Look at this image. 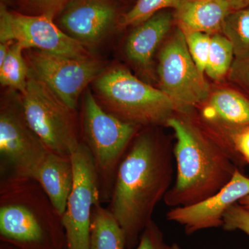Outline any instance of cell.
I'll list each match as a JSON object with an SVG mask.
<instances>
[{
  "instance_id": "6da1fadb",
  "label": "cell",
  "mask_w": 249,
  "mask_h": 249,
  "mask_svg": "<svg viewBox=\"0 0 249 249\" xmlns=\"http://www.w3.org/2000/svg\"><path fill=\"white\" fill-rule=\"evenodd\" d=\"M173 150L152 130L135 136L121 160L107 208L124 231L127 249L138 245L157 205L169 191Z\"/></svg>"
},
{
  "instance_id": "7a4b0ae2",
  "label": "cell",
  "mask_w": 249,
  "mask_h": 249,
  "mask_svg": "<svg viewBox=\"0 0 249 249\" xmlns=\"http://www.w3.org/2000/svg\"><path fill=\"white\" fill-rule=\"evenodd\" d=\"M167 126L176 138L177 163L176 181L163 199L168 206L183 207L208 199L247 165L224 137H211L188 118L174 115Z\"/></svg>"
},
{
  "instance_id": "3957f363",
  "label": "cell",
  "mask_w": 249,
  "mask_h": 249,
  "mask_svg": "<svg viewBox=\"0 0 249 249\" xmlns=\"http://www.w3.org/2000/svg\"><path fill=\"white\" fill-rule=\"evenodd\" d=\"M0 240L16 249H67L62 216L34 178L1 179Z\"/></svg>"
},
{
  "instance_id": "277c9868",
  "label": "cell",
  "mask_w": 249,
  "mask_h": 249,
  "mask_svg": "<svg viewBox=\"0 0 249 249\" xmlns=\"http://www.w3.org/2000/svg\"><path fill=\"white\" fill-rule=\"evenodd\" d=\"M93 83L95 97L105 110L139 127L167 126L176 113L173 101L163 91L123 67L103 71Z\"/></svg>"
},
{
  "instance_id": "5b68a950",
  "label": "cell",
  "mask_w": 249,
  "mask_h": 249,
  "mask_svg": "<svg viewBox=\"0 0 249 249\" xmlns=\"http://www.w3.org/2000/svg\"><path fill=\"white\" fill-rule=\"evenodd\" d=\"M80 139L92 157L101 203L109 201L118 168L139 132V126L105 110L89 89L82 106Z\"/></svg>"
},
{
  "instance_id": "8992f818",
  "label": "cell",
  "mask_w": 249,
  "mask_h": 249,
  "mask_svg": "<svg viewBox=\"0 0 249 249\" xmlns=\"http://www.w3.org/2000/svg\"><path fill=\"white\" fill-rule=\"evenodd\" d=\"M19 96L28 124L49 151L71 157L81 142L76 110L69 107L30 71L27 89Z\"/></svg>"
},
{
  "instance_id": "52a82bcc",
  "label": "cell",
  "mask_w": 249,
  "mask_h": 249,
  "mask_svg": "<svg viewBox=\"0 0 249 249\" xmlns=\"http://www.w3.org/2000/svg\"><path fill=\"white\" fill-rule=\"evenodd\" d=\"M49 150L28 124L19 94L0 107V172L4 178H34Z\"/></svg>"
},
{
  "instance_id": "ba28073f",
  "label": "cell",
  "mask_w": 249,
  "mask_h": 249,
  "mask_svg": "<svg viewBox=\"0 0 249 249\" xmlns=\"http://www.w3.org/2000/svg\"><path fill=\"white\" fill-rule=\"evenodd\" d=\"M158 73L160 89L173 101L176 113L189 114L209 97V85L193 61L181 29L162 49Z\"/></svg>"
},
{
  "instance_id": "9c48e42d",
  "label": "cell",
  "mask_w": 249,
  "mask_h": 249,
  "mask_svg": "<svg viewBox=\"0 0 249 249\" xmlns=\"http://www.w3.org/2000/svg\"><path fill=\"white\" fill-rule=\"evenodd\" d=\"M25 51L30 73L73 110L88 85L104 71L103 62L91 55L73 58L38 49Z\"/></svg>"
},
{
  "instance_id": "30bf717a",
  "label": "cell",
  "mask_w": 249,
  "mask_h": 249,
  "mask_svg": "<svg viewBox=\"0 0 249 249\" xmlns=\"http://www.w3.org/2000/svg\"><path fill=\"white\" fill-rule=\"evenodd\" d=\"M73 184L62 215L67 249H89L93 208L101 203L97 173L89 150L83 142L72 152Z\"/></svg>"
},
{
  "instance_id": "8fae6325",
  "label": "cell",
  "mask_w": 249,
  "mask_h": 249,
  "mask_svg": "<svg viewBox=\"0 0 249 249\" xmlns=\"http://www.w3.org/2000/svg\"><path fill=\"white\" fill-rule=\"evenodd\" d=\"M16 42L24 50L44 52L73 57L90 56L88 49L61 30L47 14L27 16L0 8V42Z\"/></svg>"
},
{
  "instance_id": "7c38bea8",
  "label": "cell",
  "mask_w": 249,
  "mask_h": 249,
  "mask_svg": "<svg viewBox=\"0 0 249 249\" xmlns=\"http://www.w3.org/2000/svg\"><path fill=\"white\" fill-rule=\"evenodd\" d=\"M116 21V8L109 0H70L60 11L56 24L88 49L102 42Z\"/></svg>"
},
{
  "instance_id": "4fadbf2b",
  "label": "cell",
  "mask_w": 249,
  "mask_h": 249,
  "mask_svg": "<svg viewBox=\"0 0 249 249\" xmlns=\"http://www.w3.org/2000/svg\"><path fill=\"white\" fill-rule=\"evenodd\" d=\"M249 195V178L237 169L231 181L216 194L191 206L173 208L166 214L170 222L184 228L188 235L199 231L222 227L228 209Z\"/></svg>"
},
{
  "instance_id": "5bb4252c",
  "label": "cell",
  "mask_w": 249,
  "mask_h": 249,
  "mask_svg": "<svg viewBox=\"0 0 249 249\" xmlns=\"http://www.w3.org/2000/svg\"><path fill=\"white\" fill-rule=\"evenodd\" d=\"M173 19L171 13L161 11L137 25L125 42L124 52L129 60L141 68H148L156 49L170 30Z\"/></svg>"
},
{
  "instance_id": "9a60e30c",
  "label": "cell",
  "mask_w": 249,
  "mask_h": 249,
  "mask_svg": "<svg viewBox=\"0 0 249 249\" xmlns=\"http://www.w3.org/2000/svg\"><path fill=\"white\" fill-rule=\"evenodd\" d=\"M73 178L71 157L51 151L46 156L34 178L62 216L66 209Z\"/></svg>"
},
{
  "instance_id": "2e32d148",
  "label": "cell",
  "mask_w": 249,
  "mask_h": 249,
  "mask_svg": "<svg viewBox=\"0 0 249 249\" xmlns=\"http://www.w3.org/2000/svg\"><path fill=\"white\" fill-rule=\"evenodd\" d=\"M177 21L183 34H217L230 13L229 0H186L176 10Z\"/></svg>"
},
{
  "instance_id": "e0dca14e",
  "label": "cell",
  "mask_w": 249,
  "mask_h": 249,
  "mask_svg": "<svg viewBox=\"0 0 249 249\" xmlns=\"http://www.w3.org/2000/svg\"><path fill=\"white\" fill-rule=\"evenodd\" d=\"M205 118L220 125L222 136L249 125V101L232 90L222 89L213 94Z\"/></svg>"
},
{
  "instance_id": "ac0fdd59",
  "label": "cell",
  "mask_w": 249,
  "mask_h": 249,
  "mask_svg": "<svg viewBox=\"0 0 249 249\" xmlns=\"http://www.w3.org/2000/svg\"><path fill=\"white\" fill-rule=\"evenodd\" d=\"M89 249H127L125 237L107 208L96 204L93 210Z\"/></svg>"
},
{
  "instance_id": "d6986e66",
  "label": "cell",
  "mask_w": 249,
  "mask_h": 249,
  "mask_svg": "<svg viewBox=\"0 0 249 249\" xmlns=\"http://www.w3.org/2000/svg\"><path fill=\"white\" fill-rule=\"evenodd\" d=\"M24 50L22 45L12 42L6 58L0 65L1 86L14 90L19 94H23L27 89L29 73V65L23 55Z\"/></svg>"
},
{
  "instance_id": "ffe728a7",
  "label": "cell",
  "mask_w": 249,
  "mask_h": 249,
  "mask_svg": "<svg viewBox=\"0 0 249 249\" xmlns=\"http://www.w3.org/2000/svg\"><path fill=\"white\" fill-rule=\"evenodd\" d=\"M222 31L231 42L234 53L243 57L249 53V6L227 15Z\"/></svg>"
},
{
  "instance_id": "44dd1931",
  "label": "cell",
  "mask_w": 249,
  "mask_h": 249,
  "mask_svg": "<svg viewBox=\"0 0 249 249\" xmlns=\"http://www.w3.org/2000/svg\"><path fill=\"white\" fill-rule=\"evenodd\" d=\"M234 54L231 41L224 36L214 34L211 37L209 61L205 72L212 79H220L230 69Z\"/></svg>"
},
{
  "instance_id": "7402d4cb",
  "label": "cell",
  "mask_w": 249,
  "mask_h": 249,
  "mask_svg": "<svg viewBox=\"0 0 249 249\" xmlns=\"http://www.w3.org/2000/svg\"><path fill=\"white\" fill-rule=\"evenodd\" d=\"M186 0H137L133 7L124 15L120 21L123 27L137 26L154 15L168 8L178 9Z\"/></svg>"
},
{
  "instance_id": "603a6c76",
  "label": "cell",
  "mask_w": 249,
  "mask_h": 249,
  "mask_svg": "<svg viewBox=\"0 0 249 249\" xmlns=\"http://www.w3.org/2000/svg\"><path fill=\"white\" fill-rule=\"evenodd\" d=\"M187 46L193 61L201 73L206 71L211 49V36L201 32L184 34Z\"/></svg>"
},
{
  "instance_id": "cb8c5ba5",
  "label": "cell",
  "mask_w": 249,
  "mask_h": 249,
  "mask_svg": "<svg viewBox=\"0 0 249 249\" xmlns=\"http://www.w3.org/2000/svg\"><path fill=\"white\" fill-rule=\"evenodd\" d=\"M132 249H182L177 243L170 245L165 241L160 227L153 221L147 224L139 238L138 245Z\"/></svg>"
},
{
  "instance_id": "d4e9b609",
  "label": "cell",
  "mask_w": 249,
  "mask_h": 249,
  "mask_svg": "<svg viewBox=\"0 0 249 249\" xmlns=\"http://www.w3.org/2000/svg\"><path fill=\"white\" fill-rule=\"evenodd\" d=\"M222 228L227 231H241L249 236V211L238 203L232 205L224 214Z\"/></svg>"
},
{
  "instance_id": "484cf974",
  "label": "cell",
  "mask_w": 249,
  "mask_h": 249,
  "mask_svg": "<svg viewBox=\"0 0 249 249\" xmlns=\"http://www.w3.org/2000/svg\"><path fill=\"white\" fill-rule=\"evenodd\" d=\"M225 138L249 167V125L231 131Z\"/></svg>"
},
{
  "instance_id": "4316f807",
  "label": "cell",
  "mask_w": 249,
  "mask_h": 249,
  "mask_svg": "<svg viewBox=\"0 0 249 249\" xmlns=\"http://www.w3.org/2000/svg\"><path fill=\"white\" fill-rule=\"evenodd\" d=\"M40 14L54 16L59 11H61L70 0H30Z\"/></svg>"
},
{
  "instance_id": "83f0119b",
  "label": "cell",
  "mask_w": 249,
  "mask_h": 249,
  "mask_svg": "<svg viewBox=\"0 0 249 249\" xmlns=\"http://www.w3.org/2000/svg\"><path fill=\"white\" fill-rule=\"evenodd\" d=\"M231 11L243 9L249 6V0H229Z\"/></svg>"
},
{
  "instance_id": "f1b7e54d",
  "label": "cell",
  "mask_w": 249,
  "mask_h": 249,
  "mask_svg": "<svg viewBox=\"0 0 249 249\" xmlns=\"http://www.w3.org/2000/svg\"><path fill=\"white\" fill-rule=\"evenodd\" d=\"M238 204L249 211V195L238 201Z\"/></svg>"
},
{
  "instance_id": "f546056e",
  "label": "cell",
  "mask_w": 249,
  "mask_h": 249,
  "mask_svg": "<svg viewBox=\"0 0 249 249\" xmlns=\"http://www.w3.org/2000/svg\"><path fill=\"white\" fill-rule=\"evenodd\" d=\"M0 249H16L13 246L9 245V244L4 243V242H1L0 245Z\"/></svg>"
},
{
  "instance_id": "4dcf8cb0",
  "label": "cell",
  "mask_w": 249,
  "mask_h": 249,
  "mask_svg": "<svg viewBox=\"0 0 249 249\" xmlns=\"http://www.w3.org/2000/svg\"><path fill=\"white\" fill-rule=\"evenodd\" d=\"M249 61L247 62V65H246V66H247V74H248V76H249V60H248Z\"/></svg>"
},
{
  "instance_id": "1f68e13d",
  "label": "cell",
  "mask_w": 249,
  "mask_h": 249,
  "mask_svg": "<svg viewBox=\"0 0 249 249\" xmlns=\"http://www.w3.org/2000/svg\"></svg>"
}]
</instances>
